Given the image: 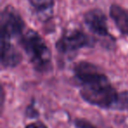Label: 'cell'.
I'll return each instance as SVG.
<instances>
[{
  "label": "cell",
  "mask_w": 128,
  "mask_h": 128,
  "mask_svg": "<svg viewBox=\"0 0 128 128\" xmlns=\"http://www.w3.org/2000/svg\"><path fill=\"white\" fill-rule=\"evenodd\" d=\"M20 43L35 70L45 71L49 68L51 51L37 32L32 29L26 31L21 35Z\"/></svg>",
  "instance_id": "obj_1"
},
{
  "label": "cell",
  "mask_w": 128,
  "mask_h": 128,
  "mask_svg": "<svg viewBox=\"0 0 128 128\" xmlns=\"http://www.w3.org/2000/svg\"><path fill=\"white\" fill-rule=\"evenodd\" d=\"M81 87L80 95L87 103L100 108L114 109L118 93L110 85L108 78Z\"/></svg>",
  "instance_id": "obj_2"
},
{
  "label": "cell",
  "mask_w": 128,
  "mask_h": 128,
  "mask_svg": "<svg viewBox=\"0 0 128 128\" xmlns=\"http://www.w3.org/2000/svg\"><path fill=\"white\" fill-rule=\"evenodd\" d=\"M92 45V39L80 30H70L62 34L55 46L59 52L68 54Z\"/></svg>",
  "instance_id": "obj_3"
},
{
  "label": "cell",
  "mask_w": 128,
  "mask_h": 128,
  "mask_svg": "<svg viewBox=\"0 0 128 128\" xmlns=\"http://www.w3.org/2000/svg\"><path fill=\"white\" fill-rule=\"evenodd\" d=\"M1 36L11 39L23 34L25 24L20 14L12 6H6L1 13Z\"/></svg>",
  "instance_id": "obj_4"
},
{
  "label": "cell",
  "mask_w": 128,
  "mask_h": 128,
  "mask_svg": "<svg viewBox=\"0 0 128 128\" xmlns=\"http://www.w3.org/2000/svg\"><path fill=\"white\" fill-rule=\"evenodd\" d=\"M75 76L80 85L92 84L107 78L106 76L98 71L95 65L87 62H81L75 67Z\"/></svg>",
  "instance_id": "obj_5"
},
{
  "label": "cell",
  "mask_w": 128,
  "mask_h": 128,
  "mask_svg": "<svg viewBox=\"0 0 128 128\" xmlns=\"http://www.w3.org/2000/svg\"><path fill=\"white\" fill-rule=\"evenodd\" d=\"M84 23L89 29L98 35L106 37L109 36L108 25L104 13L99 9H92L84 15Z\"/></svg>",
  "instance_id": "obj_6"
},
{
  "label": "cell",
  "mask_w": 128,
  "mask_h": 128,
  "mask_svg": "<svg viewBox=\"0 0 128 128\" xmlns=\"http://www.w3.org/2000/svg\"><path fill=\"white\" fill-rule=\"evenodd\" d=\"M22 56L11 43V39L1 36V64L6 68H13L20 63Z\"/></svg>",
  "instance_id": "obj_7"
},
{
  "label": "cell",
  "mask_w": 128,
  "mask_h": 128,
  "mask_svg": "<svg viewBox=\"0 0 128 128\" xmlns=\"http://www.w3.org/2000/svg\"><path fill=\"white\" fill-rule=\"evenodd\" d=\"M110 16L122 34L128 35V12L118 4L110 7Z\"/></svg>",
  "instance_id": "obj_8"
},
{
  "label": "cell",
  "mask_w": 128,
  "mask_h": 128,
  "mask_svg": "<svg viewBox=\"0 0 128 128\" xmlns=\"http://www.w3.org/2000/svg\"><path fill=\"white\" fill-rule=\"evenodd\" d=\"M29 2L35 8L40 20L44 21L53 14L54 0H29Z\"/></svg>",
  "instance_id": "obj_9"
},
{
  "label": "cell",
  "mask_w": 128,
  "mask_h": 128,
  "mask_svg": "<svg viewBox=\"0 0 128 128\" xmlns=\"http://www.w3.org/2000/svg\"><path fill=\"white\" fill-rule=\"evenodd\" d=\"M114 109L128 110V91H124V92L119 93Z\"/></svg>",
  "instance_id": "obj_10"
},
{
  "label": "cell",
  "mask_w": 128,
  "mask_h": 128,
  "mask_svg": "<svg viewBox=\"0 0 128 128\" xmlns=\"http://www.w3.org/2000/svg\"><path fill=\"white\" fill-rule=\"evenodd\" d=\"M75 124L77 128H98V127H96L94 124L90 123L89 121L85 120V119H82V118L76 119Z\"/></svg>",
  "instance_id": "obj_11"
},
{
  "label": "cell",
  "mask_w": 128,
  "mask_h": 128,
  "mask_svg": "<svg viewBox=\"0 0 128 128\" xmlns=\"http://www.w3.org/2000/svg\"><path fill=\"white\" fill-rule=\"evenodd\" d=\"M26 128H48V127L43 123L35 122V123H32V124H29Z\"/></svg>",
  "instance_id": "obj_12"
}]
</instances>
